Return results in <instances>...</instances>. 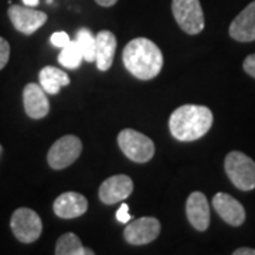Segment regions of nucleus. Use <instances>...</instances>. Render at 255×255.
<instances>
[{"label": "nucleus", "mask_w": 255, "mask_h": 255, "mask_svg": "<svg viewBox=\"0 0 255 255\" xmlns=\"http://www.w3.org/2000/svg\"><path fill=\"white\" fill-rule=\"evenodd\" d=\"M122 61L135 78L147 81L153 80L162 71L163 54L153 41L145 37H137L125 46Z\"/></svg>", "instance_id": "1"}, {"label": "nucleus", "mask_w": 255, "mask_h": 255, "mask_svg": "<svg viewBox=\"0 0 255 255\" xmlns=\"http://www.w3.org/2000/svg\"><path fill=\"white\" fill-rule=\"evenodd\" d=\"M213 125V112L204 105L187 104L174 110L169 119L172 136L180 142H193L203 137Z\"/></svg>", "instance_id": "2"}, {"label": "nucleus", "mask_w": 255, "mask_h": 255, "mask_svg": "<svg viewBox=\"0 0 255 255\" xmlns=\"http://www.w3.org/2000/svg\"><path fill=\"white\" fill-rule=\"evenodd\" d=\"M224 169L228 179L238 190L250 191L255 189V162L243 152L233 150L226 156Z\"/></svg>", "instance_id": "3"}, {"label": "nucleus", "mask_w": 255, "mask_h": 255, "mask_svg": "<svg viewBox=\"0 0 255 255\" xmlns=\"http://www.w3.org/2000/svg\"><path fill=\"white\" fill-rule=\"evenodd\" d=\"M118 145L132 162L146 163L155 155V143L150 137L135 129H124L118 135Z\"/></svg>", "instance_id": "4"}, {"label": "nucleus", "mask_w": 255, "mask_h": 255, "mask_svg": "<svg viewBox=\"0 0 255 255\" xmlns=\"http://www.w3.org/2000/svg\"><path fill=\"white\" fill-rule=\"evenodd\" d=\"M10 228H11L13 236L17 238L20 243L31 244L41 236L43 221L34 210L20 207L11 214Z\"/></svg>", "instance_id": "5"}, {"label": "nucleus", "mask_w": 255, "mask_h": 255, "mask_svg": "<svg viewBox=\"0 0 255 255\" xmlns=\"http://www.w3.org/2000/svg\"><path fill=\"white\" fill-rule=\"evenodd\" d=\"M172 13L184 33L199 34L204 28V13L200 0H172Z\"/></svg>", "instance_id": "6"}, {"label": "nucleus", "mask_w": 255, "mask_h": 255, "mask_svg": "<svg viewBox=\"0 0 255 255\" xmlns=\"http://www.w3.org/2000/svg\"><path fill=\"white\" fill-rule=\"evenodd\" d=\"M82 152V142L80 137L74 135H65L55 140L47 153V162L51 169L61 170L65 169L80 157Z\"/></svg>", "instance_id": "7"}, {"label": "nucleus", "mask_w": 255, "mask_h": 255, "mask_svg": "<svg viewBox=\"0 0 255 255\" xmlns=\"http://www.w3.org/2000/svg\"><path fill=\"white\" fill-rule=\"evenodd\" d=\"M7 14L13 27L26 36H31L33 33H36L47 21V14L44 11H40L28 6L11 4L7 10Z\"/></svg>", "instance_id": "8"}, {"label": "nucleus", "mask_w": 255, "mask_h": 255, "mask_svg": "<svg viewBox=\"0 0 255 255\" xmlns=\"http://www.w3.org/2000/svg\"><path fill=\"white\" fill-rule=\"evenodd\" d=\"M160 234V221L155 217H142L128 223L124 230V237L130 246H146Z\"/></svg>", "instance_id": "9"}, {"label": "nucleus", "mask_w": 255, "mask_h": 255, "mask_svg": "<svg viewBox=\"0 0 255 255\" xmlns=\"http://www.w3.org/2000/svg\"><path fill=\"white\" fill-rule=\"evenodd\" d=\"M133 182L127 174H117L104 180L100 186V200L104 204H117L130 196Z\"/></svg>", "instance_id": "10"}, {"label": "nucleus", "mask_w": 255, "mask_h": 255, "mask_svg": "<svg viewBox=\"0 0 255 255\" xmlns=\"http://www.w3.org/2000/svg\"><path fill=\"white\" fill-rule=\"evenodd\" d=\"M213 207L220 217L233 227H240L246 221L244 206L227 193H217L213 197Z\"/></svg>", "instance_id": "11"}, {"label": "nucleus", "mask_w": 255, "mask_h": 255, "mask_svg": "<svg viewBox=\"0 0 255 255\" xmlns=\"http://www.w3.org/2000/svg\"><path fill=\"white\" fill-rule=\"evenodd\" d=\"M187 220L197 231H206L210 226V204L201 191H193L186 201Z\"/></svg>", "instance_id": "12"}, {"label": "nucleus", "mask_w": 255, "mask_h": 255, "mask_svg": "<svg viewBox=\"0 0 255 255\" xmlns=\"http://www.w3.org/2000/svg\"><path fill=\"white\" fill-rule=\"evenodd\" d=\"M23 105L28 118L43 119L50 111V102L41 85L30 82L23 90Z\"/></svg>", "instance_id": "13"}, {"label": "nucleus", "mask_w": 255, "mask_h": 255, "mask_svg": "<svg viewBox=\"0 0 255 255\" xmlns=\"http://www.w3.org/2000/svg\"><path fill=\"white\" fill-rule=\"evenodd\" d=\"M53 210L60 219H77L88 210V200L77 191H67L55 199Z\"/></svg>", "instance_id": "14"}, {"label": "nucleus", "mask_w": 255, "mask_h": 255, "mask_svg": "<svg viewBox=\"0 0 255 255\" xmlns=\"http://www.w3.org/2000/svg\"><path fill=\"white\" fill-rule=\"evenodd\" d=\"M231 38L240 43H250L255 40V0L250 3L230 24Z\"/></svg>", "instance_id": "15"}, {"label": "nucleus", "mask_w": 255, "mask_h": 255, "mask_svg": "<svg viewBox=\"0 0 255 255\" xmlns=\"http://www.w3.org/2000/svg\"><path fill=\"white\" fill-rule=\"evenodd\" d=\"M95 41H97V47H95L97 67L101 71H108L112 67L115 51H117V37L110 30H102L97 34Z\"/></svg>", "instance_id": "16"}, {"label": "nucleus", "mask_w": 255, "mask_h": 255, "mask_svg": "<svg viewBox=\"0 0 255 255\" xmlns=\"http://www.w3.org/2000/svg\"><path fill=\"white\" fill-rule=\"evenodd\" d=\"M38 80H40L41 88L51 95L57 94L63 87H67L70 84L68 74L63 71L61 68H57L53 65L44 67L38 74Z\"/></svg>", "instance_id": "17"}, {"label": "nucleus", "mask_w": 255, "mask_h": 255, "mask_svg": "<svg viewBox=\"0 0 255 255\" xmlns=\"http://www.w3.org/2000/svg\"><path fill=\"white\" fill-rule=\"evenodd\" d=\"M55 255H94V251L82 246L81 240L74 233H65L57 240Z\"/></svg>", "instance_id": "18"}, {"label": "nucleus", "mask_w": 255, "mask_h": 255, "mask_svg": "<svg viewBox=\"0 0 255 255\" xmlns=\"http://www.w3.org/2000/svg\"><path fill=\"white\" fill-rule=\"evenodd\" d=\"M75 41L81 50L82 57L85 61L92 63L95 61V47H97V41H95V36L91 33V30L88 28H80L77 31L75 36Z\"/></svg>", "instance_id": "19"}, {"label": "nucleus", "mask_w": 255, "mask_h": 255, "mask_svg": "<svg viewBox=\"0 0 255 255\" xmlns=\"http://www.w3.org/2000/svg\"><path fill=\"white\" fill-rule=\"evenodd\" d=\"M82 60L84 57L77 41H70L67 46L61 48V53L58 55V63L65 68H71V70L78 68L81 65Z\"/></svg>", "instance_id": "20"}, {"label": "nucleus", "mask_w": 255, "mask_h": 255, "mask_svg": "<svg viewBox=\"0 0 255 255\" xmlns=\"http://www.w3.org/2000/svg\"><path fill=\"white\" fill-rule=\"evenodd\" d=\"M10 58V44L9 41L3 37H0V70H3Z\"/></svg>", "instance_id": "21"}, {"label": "nucleus", "mask_w": 255, "mask_h": 255, "mask_svg": "<svg viewBox=\"0 0 255 255\" xmlns=\"http://www.w3.org/2000/svg\"><path fill=\"white\" fill-rule=\"evenodd\" d=\"M70 41H71V40H70V36H68L65 31H57V33H54V34L51 36V43H53V46L60 47V48H63V47L67 46Z\"/></svg>", "instance_id": "22"}, {"label": "nucleus", "mask_w": 255, "mask_h": 255, "mask_svg": "<svg viewBox=\"0 0 255 255\" xmlns=\"http://www.w3.org/2000/svg\"><path fill=\"white\" fill-rule=\"evenodd\" d=\"M132 219V216L129 214V207H128L127 203H122L121 207L117 211V220L119 223H124V224H128Z\"/></svg>", "instance_id": "23"}, {"label": "nucleus", "mask_w": 255, "mask_h": 255, "mask_svg": "<svg viewBox=\"0 0 255 255\" xmlns=\"http://www.w3.org/2000/svg\"><path fill=\"white\" fill-rule=\"evenodd\" d=\"M243 68L248 75H251L253 78H255V54H251L247 57L243 64Z\"/></svg>", "instance_id": "24"}, {"label": "nucleus", "mask_w": 255, "mask_h": 255, "mask_svg": "<svg viewBox=\"0 0 255 255\" xmlns=\"http://www.w3.org/2000/svg\"><path fill=\"white\" fill-rule=\"evenodd\" d=\"M234 255H255V250L254 248H246V247H243V248H237L234 253Z\"/></svg>", "instance_id": "25"}, {"label": "nucleus", "mask_w": 255, "mask_h": 255, "mask_svg": "<svg viewBox=\"0 0 255 255\" xmlns=\"http://www.w3.org/2000/svg\"><path fill=\"white\" fill-rule=\"evenodd\" d=\"M97 1V4H100L102 7H111V6H114L118 0H95Z\"/></svg>", "instance_id": "26"}, {"label": "nucleus", "mask_w": 255, "mask_h": 255, "mask_svg": "<svg viewBox=\"0 0 255 255\" xmlns=\"http://www.w3.org/2000/svg\"><path fill=\"white\" fill-rule=\"evenodd\" d=\"M40 3V0H23V4L28 6V7H37Z\"/></svg>", "instance_id": "27"}]
</instances>
